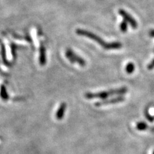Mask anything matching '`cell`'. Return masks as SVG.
Wrapping results in <instances>:
<instances>
[{"mask_svg":"<svg viewBox=\"0 0 154 154\" xmlns=\"http://www.w3.org/2000/svg\"><path fill=\"white\" fill-rule=\"evenodd\" d=\"M66 107H67V105L65 102L62 103L60 105L57 111L56 112V114H55V118L57 120H61L63 119L65 114V111L66 110Z\"/></svg>","mask_w":154,"mask_h":154,"instance_id":"cell-7","label":"cell"},{"mask_svg":"<svg viewBox=\"0 0 154 154\" xmlns=\"http://www.w3.org/2000/svg\"><path fill=\"white\" fill-rule=\"evenodd\" d=\"M46 47L43 43H41L39 47V57H38V61L41 66H45L46 64Z\"/></svg>","mask_w":154,"mask_h":154,"instance_id":"cell-6","label":"cell"},{"mask_svg":"<svg viewBox=\"0 0 154 154\" xmlns=\"http://www.w3.org/2000/svg\"><path fill=\"white\" fill-rule=\"evenodd\" d=\"M11 49H12V55L14 57H16V50H17V46L15 45L14 44H13V43H12L11 44Z\"/></svg>","mask_w":154,"mask_h":154,"instance_id":"cell-15","label":"cell"},{"mask_svg":"<svg viewBox=\"0 0 154 154\" xmlns=\"http://www.w3.org/2000/svg\"><path fill=\"white\" fill-rule=\"evenodd\" d=\"M149 35L152 37H154V30H150V32H149Z\"/></svg>","mask_w":154,"mask_h":154,"instance_id":"cell-17","label":"cell"},{"mask_svg":"<svg viewBox=\"0 0 154 154\" xmlns=\"http://www.w3.org/2000/svg\"><path fill=\"white\" fill-rule=\"evenodd\" d=\"M136 128L139 131H145L148 128V125L146 123L143 122H138L136 125Z\"/></svg>","mask_w":154,"mask_h":154,"instance_id":"cell-11","label":"cell"},{"mask_svg":"<svg viewBox=\"0 0 154 154\" xmlns=\"http://www.w3.org/2000/svg\"><path fill=\"white\" fill-rule=\"evenodd\" d=\"M65 55L67 59H68L71 63H77L82 67L86 65V62L83 58H82L80 56L75 54L73 50L71 49H69V48H67L66 50Z\"/></svg>","mask_w":154,"mask_h":154,"instance_id":"cell-3","label":"cell"},{"mask_svg":"<svg viewBox=\"0 0 154 154\" xmlns=\"http://www.w3.org/2000/svg\"><path fill=\"white\" fill-rule=\"evenodd\" d=\"M154 68V59L150 62V64H148V69L149 70H151V69H153Z\"/></svg>","mask_w":154,"mask_h":154,"instance_id":"cell-16","label":"cell"},{"mask_svg":"<svg viewBox=\"0 0 154 154\" xmlns=\"http://www.w3.org/2000/svg\"><path fill=\"white\" fill-rule=\"evenodd\" d=\"M13 37L16 38H17V39H22V40H26L28 42H32V38L29 37V36H23L21 37L20 35H17L16 34H13Z\"/></svg>","mask_w":154,"mask_h":154,"instance_id":"cell-13","label":"cell"},{"mask_svg":"<svg viewBox=\"0 0 154 154\" xmlns=\"http://www.w3.org/2000/svg\"><path fill=\"white\" fill-rule=\"evenodd\" d=\"M0 44H1V55H2V59L3 62V64L8 67L11 66L12 64L11 63V62H9L7 59L5 46L3 43L2 41H0Z\"/></svg>","mask_w":154,"mask_h":154,"instance_id":"cell-8","label":"cell"},{"mask_svg":"<svg viewBox=\"0 0 154 154\" xmlns=\"http://www.w3.org/2000/svg\"><path fill=\"white\" fill-rule=\"evenodd\" d=\"M119 13L120 15L122 16V17L124 19V20L131 25L132 28H133L134 29L137 28V23L136 21L135 20V19H134L129 14H128L126 11H125L123 9H120L119 11Z\"/></svg>","mask_w":154,"mask_h":154,"instance_id":"cell-4","label":"cell"},{"mask_svg":"<svg viewBox=\"0 0 154 154\" xmlns=\"http://www.w3.org/2000/svg\"><path fill=\"white\" fill-rule=\"evenodd\" d=\"M153 154H154V152H153Z\"/></svg>","mask_w":154,"mask_h":154,"instance_id":"cell-18","label":"cell"},{"mask_svg":"<svg viewBox=\"0 0 154 154\" xmlns=\"http://www.w3.org/2000/svg\"><path fill=\"white\" fill-rule=\"evenodd\" d=\"M124 100H125V98L123 97V96H119L116 98H112L110 99L105 100H103V101H100V102H96L95 103V105L98 106V107H100V106H102V105L115 104V103L122 102Z\"/></svg>","mask_w":154,"mask_h":154,"instance_id":"cell-5","label":"cell"},{"mask_svg":"<svg viewBox=\"0 0 154 154\" xmlns=\"http://www.w3.org/2000/svg\"><path fill=\"white\" fill-rule=\"evenodd\" d=\"M125 70L128 74H132L135 70V66L132 62H130V63L127 64L125 67Z\"/></svg>","mask_w":154,"mask_h":154,"instance_id":"cell-10","label":"cell"},{"mask_svg":"<svg viewBox=\"0 0 154 154\" xmlns=\"http://www.w3.org/2000/svg\"><path fill=\"white\" fill-rule=\"evenodd\" d=\"M0 97L3 101H7L9 99V95L7 93L6 87L4 85L0 86Z\"/></svg>","mask_w":154,"mask_h":154,"instance_id":"cell-9","label":"cell"},{"mask_svg":"<svg viewBox=\"0 0 154 154\" xmlns=\"http://www.w3.org/2000/svg\"><path fill=\"white\" fill-rule=\"evenodd\" d=\"M76 33L79 35L86 37L91 38L99 44L102 48L105 50H117L122 48V45L119 42H106L102 38L98 35L94 34V33L89 31L83 30V29H76Z\"/></svg>","mask_w":154,"mask_h":154,"instance_id":"cell-1","label":"cell"},{"mask_svg":"<svg viewBox=\"0 0 154 154\" xmlns=\"http://www.w3.org/2000/svg\"><path fill=\"white\" fill-rule=\"evenodd\" d=\"M145 116L146 118V119L148 120L149 122H153L154 121V116H151L150 114H149L148 112L147 111V110H146L145 111Z\"/></svg>","mask_w":154,"mask_h":154,"instance_id":"cell-14","label":"cell"},{"mask_svg":"<svg viewBox=\"0 0 154 154\" xmlns=\"http://www.w3.org/2000/svg\"><path fill=\"white\" fill-rule=\"evenodd\" d=\"M128 29V25H127V22L125 21V20L122 22V23L120 24V30L123 33H125L127 31Z\"/></svg>","mask_w":154,"mask_h":154,"instance_id":"cell-12","label":"cell"},{"mask_svg":"<svg viewBox=\"0 0 154 154\" xmlns=\"http://www.w3.org/2000/svg\"><path fill=\"white\" fill-rule=\"evenodd\" d=\"M127 88L126 87H123V88L115 89H110L109 91H101L99 93H86L84 94L85 98L87 99H106L109 97L110 96L113 95H119L122 96L127 92Z\"/></svg>","mask_w":154,"mask_h":154,"instance_id":"cell-2","label":"cell"}]
</instances>
